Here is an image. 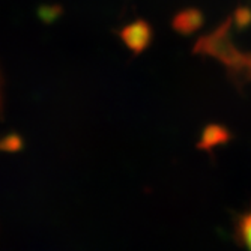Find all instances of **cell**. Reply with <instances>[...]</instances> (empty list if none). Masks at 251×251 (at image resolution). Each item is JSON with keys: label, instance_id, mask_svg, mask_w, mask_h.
I'll list each match as a JSON object with an SVG mask.
<instances>
[{"label": "cell", "instance_id": "obj_1", "mask_svg": "<svg viewBox=\"0 0 251 251\" xmlns=\"http://www.w3.org/2000/svg\"><path fill=\"white\" fill-rule=\"evenodd\" d=\"M236 233H238L239 242H241L248 251H251V211H248L247 214H244V215L238 220Z\"/></svg>", "mask_w": 251, "mask_h": 251}, {"label": "cell", "instance_id": "obj_2", "mask_svg": "<svg viewBox=\"0 0 251 251\" xmlns=\"http://www.w3.org/2000/svg\"><path fill=\"white\" fill-rule=\"evenodd\" d=\"M21 146V140L17 135L5 137L3 140H0V151H15Z\"/></svg>", "mask_w": 251, "mask_h": 251}]
</instances>
